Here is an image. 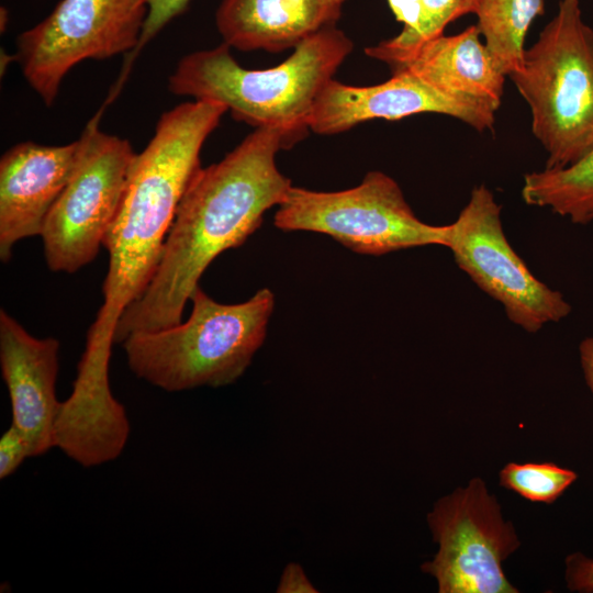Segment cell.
<instances>
[{
  "instance_id": "19",
  "label": "cell",
  "mask_w": 593,
  "mask_h": 593,
  "mask_svg": "<svg viewBox=\"0 0 593 593\" xmlns=\"http://www.w3.org/2000/svg\"><path fill=\"white\" fill-rule=\"evenodd\" d=\"M480 0H422V18L414 34L404 40L395 36L365 48L366 55L378 59L380 56L410 51L438 35L457 19L475 14Z\"/></svg>"
},
{
  "instance_id": "26",
  "label": "cell",
  "mask_w": 593,
  "mask_h": 593,
  "mask_svg": "<svg viewBox=\"0 0 593 593\" xmlns=\"http://www.w3.org/2000/svg\"><path fill=\"white\" fill-rule=\"evenodd\" d=\"M336 1H338V2H340V3H344L346 0H336Z\"/></svg>"
},
{
  "instance_id": "25",
  "label": "cell",
  "mask_w": 593,
  "mask_h": 593,
  "mask_svg": "<svg viewBox=\"0 0 593 593\" xmlns=\"http://www.w3.org/2000/svg\"><path fill=\"white\" fill-rule=\"evenodd\" d=\"M579 358L586 385L593 393V337H585L581 340Z\"/></svg>"
},
{
  "instance_id": "4",
  "label": "cell",
  "mask_w": 593,
  "mask_h": 593,
  "mask_svg": "<svg viewBox=\"0 0 593 593\" xmlns=\"http://www.w3.org/2000/svg\"><path fill=\"white\" fill-rule=\"evenodd\" d=\"M190 301L184 323L135 332L122 342L131 371L168 392L234 383L264 344L275 309L268 288L245 302L224 304L198 286Z\"/></svg>"
},
{
  "instance_id": "2",
  "label": "cell",
  "mask_w": 593,
  "mask_h": 593,
  "mask_svg": "<svg viewBox=\"0 0 593 593\" xmlns=\"http://www.w3.org/2000/svg\"><path fill=\"white\" fill-rule=\"evenodd\" d=\"M227 112L204 100L165 111L132 164L119 212L103 245L109 268L103 303L88 331L85 351L110 357L123 311L146 290L159 265L180 201L201 168L204 142Z\"/></svg>"
},
{
  "instance_id": "11",
  "label": "cell",
  "mask_w": 593,
  "mask_h": 593,
  "mask_svg": "<svg viewBox=\"0 0 593 593\" xmlns=\"http://www.w3.org/2000/svg\"><path fill=\"white\" fill-rule=\"evenodd\" d=\"M496 111L486 101L446 93L409 72L398 71L384 82L366 87L333 78L318 93L307 127L316 134L333 135L370 120L394 121L418 113H438L484 132L493 130Z\"/></svg>"
},
{
  "instance_id": "22",
  "label": "cell",
  "mask_w": 593,
  "mask_h": 593,
  "mask_svg": "<svg viewBox=\"0 0 593 593\" xmlns=\"http://www.w3.org/2000/svg\"><path fill=\"white\" fill-rule=\"evenodd\" d=\"M566 582L572 592L593 593V559L582 552L566 558Z\"/></svg>"
},
{
  "instance_id": "23",
  "label": "cell",
  "mask_w": 593,
  "mask_h": 593,
  "mask_svg": "<svg viewBox=\"0 0 593 593\" xmlns=\"http://www.w3.org/2000/svg\"><path fill=\"white\" fill-rule=\"evenodd\" d=\"M396 20L403 24L402 31L395 36L404 40L415 33L422 18V0H388Z\"/></svg>"
},
{
  "instance_id": "5",
  "label": "cell",
  "mask_w": 593,
  "mask_h": 593,
  "mask_svg": "<svg viewBox=\"0 0 593 593\" xmlns=\"http://www.w3.org/2000/svg\"><path fill=\"white\" fill-rule=\"evenodd\" d=\"M510 77L530 109L545 168L569 166L593 148V29L580 0L559 1Z\"/></svg>"
},
{
  "instance_id": "1",
  "label": "cell",
  "mask_w": 593,
  "mask_h": 593,
  "mask_svg": "<svg viewBox=\"0 0 593 593\" xmlns=\"http://www.w3.org/2000/svg\"><path fill=\"white\" fill-rule=\"evenodd\" d=\"M298 139L280 127H256L222 160L201 167L178 206L163 255L146 290L122 313L114 334L121 343L132 333L181 322L199 280L223 251L243 245L292 187L276 165V155Z\"/></svg>"
},
{
  "instance_id": "17",
  "label": "cell",
  "mask_w": 593,
  "mask_h": 593,
  "mask_svg": "<svg viewBox=\"0 0 593 593\" xmlns=\"http://www.w3.org/2000/svg\"><path fill=\"white\" fill-rule=\"evenodd\" d=\"M544 13L545 0L479 1L477 26L483 43L506 76L522 67L528 30Z\"/></svg>"
},
{
  "instance_id": "13",
  "label": "cell",
  "mask_w": 593,
  "mask_h": 593,
  "mask_svg": "<svg viewBox=\"0 0 593 593\" xmlns=\"http://www.w3.org/2000/svg\"><path fill=\"white\" fill-rule=\"evenodd\" d=\"M79 141L65 145L23 142L0 159V259L7 262L14 245L42 234L44 223L67 184Z\"/></svg>"
},
{
  "instance_id": "7",
  "label": "cell",
  "mask_w": 593,
  "mask_h": 593,
  "mask_svg": "<svg viewBox=\"0 0 593 593\" xmlns=\"http://www.w3.org/2000/svg\"><path fill=\"white\" fill-rule=\"evenodd\" d=\"M104 105L85 126L71 176L43 226L49 270L72 273L91 262L121 206L136 153L128 139L103 132Z\"/></svg>"
},
{
  "instance_id": "20",
  "label": "cell",
  "mask_w": 593,
  "mask_h": 593,
  "mask_svg": "<svg viewBox=\"0 0 593 593\" xmlns=\"http://www.w3.org/2000/svg\"><path fill=\"white\" fill-rule=\"evenodd\" d=\"M191 0H148V13L136 48L127 55L120 79L115 87L120 89L127 78L133 61L143 49L168 23L182 14Z\"/></svg>"
},
{
  "instance_id": "3",
  "label": "cell",
  "mask_w": 593,
  "mask_h": 593,
  "mask_svg": "<svg viewBox=\"0 0 593 593\" xmlns=\"http://www.w3.org/2000/svg\"><path fill=\"white\" fill-rule=\"evenodd\" d=\"M351 51L350 38L333 25L304 40L283 63L246 69L222 43L183 56L169 76L168 89L221 103L235 120L255 128L280 127L300 139L318 93Z\"/></svg>"
},
{
  "instance_id": "18",
  "label": "cell",
  "mask_w": 593,
  "mask_h": 593,
  "mask_svg": "<svg viewBox=\"0 0 593 593\" xmlns=\"http://www.w3.org/2000/svg\"><path fill=\"white\" fill-rule=\"evenodd\" d=\"M500 484L537 503H553L578 474L552 462H508L499 474Z\"/></svg>"
},
{
  "instance_id": "15",
  "label": "cell",
  "mask_w": 593,
  "mask_h": 593,
  "mask_svg": "<svg viewBox=\"0 0 593 593\" xmlns=\"http://www.w3.org/2000/svg\"><path fill=\"white\" fill-rule=\"evenodd\" d=\"M342 5L336 0H222L215 24L230 47L281 52L335 25Z\"/></svg>"
},
{
  "instance_id": "8",
  "label": "cell",
  "mask_w": 593,
  "mask_h": 593,
  "mask_svg": "<svg viewBox=\"0 0 593 593\" xmlns=\"http://www.w3.org/2000/svg\"><path fill=\"white\" fill-rule=\"evenodd\" d=\"M148 13V0H61L16 40L23 77L51 107L66 75L87 59L131 54Z\"/></svg>"
},
{
  "instance_id": "21",
  "label": "cell",
  "mask_w": 593,
  "mask_h": 593,
  "mask_svg": "<svg viewBox=\"0 0 593 593\" xmlns=\"http://www.w3.org/2000/svg\"><path fill=\"white\" fill-rule=\"evenodd\" d=\"M29 457L30 451L25 438L11 424L0 438V479L13 474Z\"/></svg>"
},
{
  "instance_id": "9",
  "label": "cell",
  "mask_w": 593,
  "mask_h": 593,
  "mask_svg": "<svg viewBox=\"0 0 593 593\" xmlns=\"http://www.w3.org/2000/svg\"><path fill=\"white\" fill-rule=\"evenodd\" d=\"M427 523L438 550L421 570L436 580L439 593L518 592L502 564L521 542L482 479L436 501Z\"/></svg>"
},
{
  "instance_id": "14",
  "label": "cell",
  "mask_w": 593,
  "mask_h": 593,
  "mask_svg": "<svg viewBox=\"0 0 593 593\" xmlns=\"http://www.w3.org/2000/svg\"><path fill=\"white\" fill-rule=\"evenodd\" d=\"M470 25L455 35H438L410 51L380 56L391 72H409L450 94L477 98L500 108L506 75Z\"/></svg>"
},
{
  "instance_id": "6",
  "label": "cell",
  "mask_w": 593,
  "mask_h": 593,
  "mask_svg": "<svg viewBox=\"0 0 593 593\" xmlns=\"http://www.w3.org/2000/svg\"><path fill=\"white\" fill-rule=\"evenodd\" d=\"M273 224L284 232L325 234L354 253L372 256L427 245L446 247L450 231V224L421 221L398 182L377 170L342 191L292 186L278 205Z\"/></svg>"
},
{
  "instance_id": "16",
  "label": "cell",
  "mask_w": 593,
  "mask_h": 593,
  "mask_svg": "<svg viewBox=\"0 0 593 593\" xmlns=\"http://www.w3.org/2000/svg\"><path fill=\"white\" fill-rule=\"evenodd\" d=\"M522 198L528 205L547 208L573 224L593 221V148L562 168H545L524 177Z\"/></svg>"
},
{
  "instance_id": "24",
  "label": "cell",
  "mask_w": 593,
  "mask_h": 593,
  "mask_svg": "<svg viewBox=\"0 0 593 593\" xmlns=\"http://www.w3.org/2000/svg\"><path fill=\"white\" fill-rule=\"evenodd\" d=\"M278 593H316L303 568L296 562H290L283 569L277 586Z\"/></svg>"
},
{
  "instance_id": "10",
  "label": "cell",
  "mask_w": 593,
  "mask_h": 593,
  "mask_svg": "<svg viewBox=\"0 0 593 593\" xmlns=\"http://www.w3.org/2000/svg\"><path fill=\"white\" fill-rule=\"evenodd\" d=\"M447 248L456 265L488 295L500 302L507 318L528 333L571 313L563 294L538 280L506 239L501 205L480 184L450 224Z\"/></svg>"
},
{
  "instance_id": "12",
  "label": "cell",
  "mask_w": 593,
  "mask_h": 593,
  "mask_svg": "<svg viewBox=\"0 0 593 593\" xmlns=\"http://www.w3.org/2000/svg\"><path fill=\"white\" fill-rule=\"evenodd\" d=\"M0 365L11 402L12 425L25 438L30 457L55 447L59 342L31 335L7 311H0Z\"/></svg>"
}]
</instances>
